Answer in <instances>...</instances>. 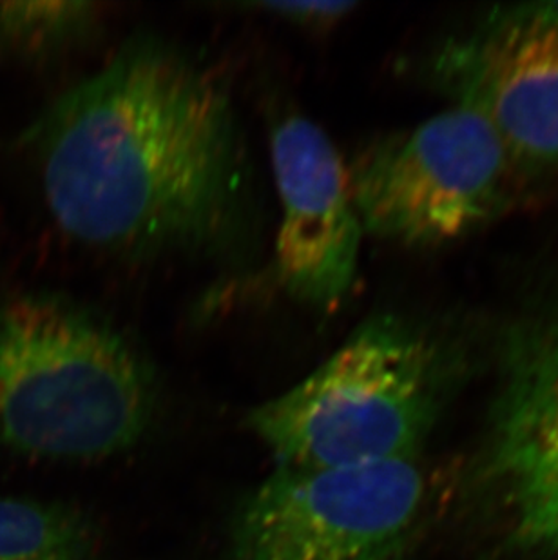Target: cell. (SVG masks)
Listing matches in <instances>:
<instances>
[{
  "label": "cell",
  "instance_id": "obj_6",
  "mask_svg": "<svg viewBox=\"0 0 558 560\" xmlns=\"http://www.w3.org/2000/svg\"><path fill=\"white\" fill-rule=\"evenodd\" d=\"M419 459L278 466L237 510L234 560H405L427 515Z\"/></svg>",
  "mask_w": 558,
  "mask_h": 560
},
{
  "label": "cell",
  "instance_id": "obj_2",
  "mask_svg": "<svg viewBox=\"0 0 558 560\" xmlns=\"http://www.w3.org/2000/svg\"><path fill=\"white\" fill-rule=\"evenodd\" d=\"M468 363L466 345L446 328L377 312L305 380L253 408L248 429L278 466L419 459Z\"/></svg>",
  "mask_w": 558,
  "mask_h": 560
},
{
  "label": "cell",
  "instance_id": "obj_12",
  "mask_svg": "<svg viewBox=\"0 0 558 560\" xmlns=\"http://www.w3.org/2000/svg\"><path fill=\"white\" fill-rule=\"evenodd\" d=\"M488 13L505 21L526 22L558 33V2H530V4L496 5Z\"/></svg>",
  "mask_w": 558,
  "mask_h": 560
},
{
  "label": "cell",
  "instance_id": "obj_8",
  "mask_svg": "<svg viewBox=\"0 0 558 560\" xmlns=\"http://www.w3.org/2000/svg\"><path fill=\"white\" fill-rule=\"evenodd\" d=\"M281 223L276 278L298 302L333 308L358 278L363 229L333 140L311 118L289 115L270 131Z\"/></svg>",
  "mask_w": 558,
  "mask_h": 560
},
{
  "label": "cell",
  "instance_id": "obj_10",
  "mask_svg": "<svg viewBox=\"0 0 558 560\" xmlns=\"http://www.w3.org/2000/svg\"><path fill=\"white\" fill-rule=\"evenodd\" d=\"M95 2H0V46L43 57L84 40L101 21Z\"/></svg>",
  "mask_w": 558,
  "mask_h": 560
},
{
  "label": "cell",
  "instance_id": "obj_11",
  "mask_svg": "<svg viewBox=\"0 0 558 560\" xmlns=\"http://www.w3.org/2000/svg\"><path fill=\"white\" fill-rule=\"evenodd\" d=\"M253 8L300 26L327 27L341 21L358 8V2L345 0H305V2H258Z\"/></svg>",
  "mask_w": 558,
  "mask_h": 560
},
{
  "label": "cell",
  "instance_id": "obj_1",
  "mask_svg": "<svg viewBox=\"0 0 558 560\" xmlns=\"http://www.w3.org/2000/svg\"><path fill=\"white\" fill-rule=\"evenodd\" d=\"M48 209L80 244L124 256H231L258 223L247 142L220 74L137 33L33 127Z\"/></svg>",
  "mask_w": 558,
  "mask_h": 560
},
{
  "label": "cell",
  "instance_id": "obj_5",
  "mask_svg": "<svg viewBox=\"0 0 558 560\" xmlns=\"http://www.w3.org/2000/svg\"><path fill=\"white\" fill-rule=\"evenodd\" d=\"M515 164L485 118L463 106L381 138L347 171L363 233L428 249L485 228L504 209Z\"/></svg>",
  "mask_w": 558,
  "mask_h": 560
},
{
  "label": "cell",
  "instance_id": "obj_4",
  "mask_svg": "<svg viewBox=\"0 0 558 560\" xmlns=\"http://www.w3.org/2000/svg\"><path fill=\"white\" fill-rule=\"evenodd\" d=\"M493 349L496 388L469 493L504 553L558 560V289L522 305Z\"/></svg>",
  "mask_w": 558,
  "mask_h": 560
},
{
  "label": "cell",
  "instance_id": "obj_3",
  "mask_svg": "<svg viewBox=\"0 0 558 560\" xmlns=\"http://www.w3.org/2000/svg\"><path fill=\"white\" fill-rule=\"evenodd\" d=\"M156 408V377L131 338L55 294L0 305V444L44 459L129 450Z\"/></svg>",
  "mask_w": 558,
  "mask_h": 560
},
{
  "label": "cell",
  "instance_id": "obj_9",
  "mask_svg": "<svg viewBox=\"0 0 558 560\" xmlns=\"http://www.w3.org/2000/svg\"><path fill=\"white\" fill-rule=\"evenodd\" d=\"M95 534L69 508L0 498V560H91Z\"/></svg>",
  "mask_w": 558,
  "mask_h": 560
},
{
  "label": "cell",
  "instance_id": "obj_7",
  "mask_svg": "<svg viewBox=\"0 0 558 560\" xmlns=\"http://www.w3.org/2000/svg\"><path fill=\"white\" fill-rule=\"evenodd\" d=\"M432 77L490 124L513 164L558 170L557 32L486 13L439 46Z\"/></svg>",
  "mask_w": 558,
  "mask_h": 560
}]
</instances>
